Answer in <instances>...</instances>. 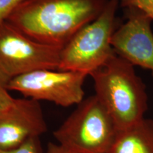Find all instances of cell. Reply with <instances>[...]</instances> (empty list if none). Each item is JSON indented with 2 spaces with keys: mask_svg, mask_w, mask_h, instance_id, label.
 I'll return each mask as SVG.
<instances>
[{
  "mask_svg": "<svg viewBox=\"0 0 153 153\" xmlns=\"http://www.w3.org/2000/svg\"><path fill=\"white\" fill-rule=\"evenodd\" d=\"M108 0H23L7 21L28 37L62 49Z\"/></svg>",
  "mask_w": 153,
  "mask_h": 153,
  "instance_id": "6da1fadb",
  "label": "cell"
},
{
  "mask_svg": "<svg viewBox=\"0 0 153 153\" xmlns=\"http://www.w3.org/2000/svg\"><path fill=\"white\" fill-rule=\"evenodd\" d=\"M0 153H45V151L42 147L41 138L34 137L16 148L10 150L0 149Z\"/></svg>",
  "mask_w": 153,
  "mask_h": 153,
  "instance_id": "30bf717a",
  "label": "cell"
},
{
  "mask_svg": "<svg viewBox=\"0 0 153 153\" xmlns=\"http://www.w3.org/2000/svg\"><path fill=\"white\" fill-rule=\"evenodd\" d=\"M7 85V82L0 76V109L7 107L14 99L9 94Z\"/></svg>",
  "mask_w": 153,
  "mask_h": 153,
  "instance_id": "4fadbf2b",
  "label": "cell"
},
{
  "mask_svg": "<svg viewBox=\"0 0 153 153\" xmlns=\"http://www.w3.org/2000/svg\"><path fill=\"white\" fill-rule=\"evenodd\" d=\"M87 76L79 72L38 70L13 78L7 87L9 91H18L25 98L69 107L84 100Z\"/></svg>",
  "mask_w": 153,
  "mask_h": 153,
  "instance_id": "8992f818",
  "label": "cell"
},
{
  "mask_svg": "<svg viewBox=\"0 0 153 153\" xmlns=\"http://www.w3.org/2000/svg\"><path fill=\"white\" fill-rule=\"evenodd\" d=\"M126 22L116 28L111 38L115 53L133 66L150 70L153 76L152 20L133 7L124 8Z\"/></svg>",
  "mask_w": 153,
  "mask_h": 153,
  "instance_id": "52a82bcc",
  "label": "cell"
},
{
  "mask_svg": "<svg viewBox=\"0 0 153 153\" xmlns=\"http://www.w3.org/2000/svg\"><path fill=\"white\" fill-rule=\"evenodd\" d=\"M108 153H153V120L144 118L118 131Z\"/></svg>",
  "mask_w": 153,
  "mask_h": 153,
  "instance_id": "9c48e42d",
  "label": "cell"
},
{
  "mask_svg": "<svg viewBox=\"0 0 153 153\" xmlns=\"http://www.w3.org/2000/svg\"><path fill=\"white\" fill-rule=\"evenodd\" d=\"M48 126L40 101L14 99L0 109V149L16 148L34 137H41Z\"/></svg>",
  "mask_w": 153,
  "mask_h": 153,
  "instance_id": "ba28073f",
  "label": "cell"
},
{
  "mask_svg": "<svg viewBox=\"0 0 153 153\" xmlns=\"http://www.w3.org/2000/svg\"><path fill=\"white\" fill-rule=\"evenodd\" d=\"M119 1L108 0L97 19L81 28L61 49L59 70L90 75L114 55L111 38L117 26Z\"/></svg>",
  "mask_w": 153,
  "mask_h": 153,
  "instance_id": "277c9868",
  "label": "cell"
},
{
  "mask_svg": "<svg viewBox=\"0 0 153 153\" xmlns=\"http://www.w3.org/2000/svg\"><path fill=\"white\" fill-rule=\"evenodd\" d=\"M45 153H72L67 150L66 149L62 148L61 145L57 143H49L47 145L46 150H45Z\"/></svg>",
  "mask_w": 153,
  "mask_h": 153,
  "instance_id": "5bb4252c",
  "label": "cell"
},
{
  "mask_svg": "<svg viewBox=\"0 0 153 153\" xmlns=\"http://www.w3.org/2000/svg\"><path fill=\"white\" fill-rule=\"evenodd\" d=\"M61 48L37 42L7 22L0 24V76L8 83L38 70H58Z\"/></svg>",
  "mask_w": 153,
  "mask_h": 153,
  "instance_id": "5b68a950",
  "label": "cell"
},
{
  "mask_svg": "<svg viewBox=\"0 0 153 153\" xmlns=\"http://www.w3.org/2000/svg\"><path fill=\"white\" fill-rule=\"evenodd\" d=\"M118 132L111 116L94 94L77 105L53 137L72 153H108Z\"/></svg>",
  "mask_w": 153,
  "mask_h": 153,
  "instance_id": "3957f363",
  "label": "cell"
},
{
  "mask_svg": "<svg viewBox=\"0 0 153 153\" xmlns=\"http://www.w3.org/2000/svg\"><path fill=\"white\" fill-rule=\"evenodd\" d=\"M90 76L95 95L111 116L118 131L144 118L148 108L146 87L133 65L115 54Z\"/></svg>",
  "mask_w": 153,
  "mask_h": 153,
  "instance_id": "7a4b0ae2",
  "label": "cell"
},
{
  "mask_svg": "<svg viewBox=\"0 0 153 153\" xmlns=\"http://www.w3.org/2000/svg\"><path fill=\"white\" fill-rule=\"evenodd\" d=\"M120 4L123 8L133 7L140 9L153 21V0H120Z\"/></svg>",
  "mask_w": 153,
  "mask_h": 153,
  "instance_id": "8fae6325",
  "label": "cell"
},
{
  "mask_svg": "<svg viewBox=\"0 0 153 153\" xmlns=\"http://www.w3.org/2000/svg\"><path fill=\"white\" fill-rule=\"evenodd\" d=\"M23 0H0V24L7 21L9 15Z\"/></svg>",
  "mask_w": 153,
  "mask_h": 153,
  "instance_id": "7c38bea8",
  "label": "cell"
}]
</instances>
